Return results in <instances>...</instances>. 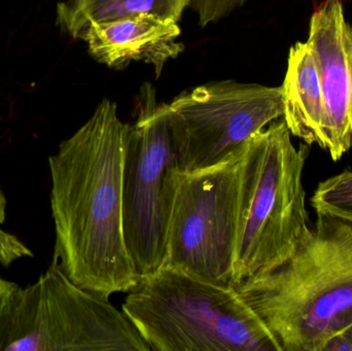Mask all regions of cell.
<instances>
[{"label":"cell","mask_w":352,"mask_h":351,"mask_svg":"<svg viewBox=\"0 0 352 351\" xmlns=\"http://www.w3.org/2000/svg\"><path fill=\"white\" fill-rule=\"evenodd\" d=\"M130 124L103 99L50 156L53 259L80 288L109 298L138 286L123 225V173Z\"/></svg>","instance_id":"obj_1"},{"label":"cell","mask_w":352,"mask_h":351,"mask_svg":"<svg viewBox=\"0 0 352 351\" xmlns=\"http://www.w3.org/2000/svg\"><path fill=\"white\" fill-rule=\"evenodd\" d=\"M236 290L281 351H324L352 321V225L316 214L287 261Z\"/></svg>","instance_id":"obj_2"},{"label":"cell","mask_w":352,"mask_h":351,"mask_svg":"<svg viewBox=\"0 0 352 351\" xmlns=\"http://www.w3.org/2000/svg\"><path fill=\"white\" fill-rule=\"evenodd\" d=\"M309 146L296 148L285 120L254 134L240 166L233 288L287 261L307 236L303 172Z\"/></svg>","instance_id":"obj_3"},{"label":"cell","mask_w":352,"mask_h":351,"mask_svg":"<svg viewBox=\"0 0 352 351\" xmlns=\"http://www.w3.org/2000/svg\"><path fill=\"white\" fill-rule=\"evenodd\" d=\"M128 294L122 310L151 350L281 351L232 286L162 267Z\"/></svg>","instance_id":"obj_4"},{"label":"cell","mask_w":352,"mask_h":351,"mask_svg":"<svg viewBox=\"0 0 352 351\" xmlns=\"http://www.w3.org/2000/svg\"><path fill=\"white\" fill-rule=\"evenodd\" d=\"M109 298L80 288L52 259L36 282L20 288L4 351H151Z\"/></svg>","instance_id":"obj_5"},{"label":"cell","mask_w":352,"mask_h":351,"mask_svg":"<svg viewBox=\"0 0 352 351\" xmlns=\"http://www.w3.org/2000/svg\"><path fill=\"white\" fill-rule=\"evenodd\" d=\"M136 113L124 162L123 225L128 253L142 278L166 260L179 171L167 103L157 101L150 82L140 88Z\"/></svg>","instance_id":"obj_6"},{"label":"cell","mask_w":352,"mask_h":351,"mask_svg":"<svg viewBox=\"0 0 352 351\" xmlns=\"http://www.w3.org/2000/svg\"><path fill=\"white\" fill-rule=\"evenodd\" d=\"M182 174L205 170L240 154L248 140L283 117V88L236 80L206 82L167 103Z\"/></svg>","instance_id":"obj_7"},{"label":"cell","mask_w":352,"mask_h":351,"mask_svg":"<svg viewBox=\"0 0 352 351\" xmlns=\"http://www.w3.org/2000/svg\"><path fill=\"white\" fill-rule=\"evenodd\" d=\"M242 152L205 170L179 173L163 267L233 288Z\"/></svg>","instance_id":"obj_8"},{"label":"cell","mask_w":352,"mask_h":351,"mask_svg":"<svg viewBox=\"0 0 352 351\" xmlns=\"http://www.w3.org/2000/svg\"><path fill=\"white\" fill-rule=\"evenodd\" d=\"M306 43L318 65L326 100L324 150L337 162L352 146V26L341 0H324L316 8Z\"/></svg>","instance_id":"obj_9"},{"label":"cell","mask_w":352,"mask_h":351,"mask_svg":"<svg viewBox=\"0 0 352 351\" xmlns=\"http://www.w3.org/2000/svg\"><path fill=\"white\" fill-rule=\"evenodd\" d=\"M180 33L176 21L140 14L95 23L78 39L87 43L89 53L99 63L122 69L132 61L144 62L154 67L159 78L167 62L184 51L178 41Z\"/></svg>","instance_id":"obj_10"},{"label":"cell","mask_w":352,"mask_h":351,"mask_svg":"<svg viewBox=\"0 0 352 351\" xmlns=\"http://www.w3.org/2000/svg\"><path fill=\"white\" fill-rule=\"evenodd\" d=\"M283 120L292 135L308 146L324 150L328 129L322 78L307 43L298 41L289 49L283 86Z\"/></svg>","instance_id":"obj_11"},{"label":"cell","mask_w":352,"mask_h":351,"mask_svg":"<svg viewBox=\"0 0 352 351\" xmlns=\"http://www.w3.org/2000/svg\"><path fill=\"white\" fill-rule=\"evenodd\" d=\"M192 0H65L57 4L56 23L62 32L78 39L95 23L140 14L178 21Z\"/></svg>","instance_id":"obj_12"},{"label":"cell","mask_w":352,"mask_h":351,"mask_svg":"<svg viewBox=\"0 0 352 351\" xmlns=\"http://www.w3.org/2000/svg\"><path fill=\"white\" fill-rule=\"evenodd\" d=\"M310 204L316 214L352 225V171L345 170L320 181Z\"/></svg>","instance_id":"obj_13"},{"label":"cell","mask_w":352,"mask_h":351,"mask_svg":"<svg viewBox=\"0 0 352 351\" xmlns=\"http://www.w3.org/2000/svg\"><path fill=\"white\" fill-rule=\"evenodd\" d=\"M8 199L0 190V265L10 267L14 262L25 258H32L33 253L23 241L2 228L6 220Z\"/></svg>","instance_id":"obj_14"},{"label":"cell","mask_w":352,"mask_h":351,"mask_svg":"<svg viewBox=\"0 0 352 351\" xmlns=\"http://www.w3.org/2000/svg\"><path fill=\"white\" fill-rule=\"evenodd\" d=\"M248 0H192L190 8L198 16L202 27L227 18L244 5Z\"/></svg>","instance_id":"obj_15"},{"label":"cell","mask_w":352,"mask_h":351,"mask_svg":"<svg viewBox=\"0 0 352 351\" xmlns=\"http://www.w3.org/2000/svg\"><path fill=\"white\" fill-rule=\"evenodd\" d=\"M20 288L19 284L0 278V351Z\"/></svg>","instance_id":"obj_16"},{"label":"cell","mask_w":352,"mask_h":351,"mask_svg":"<svg viewBox=\"0 0 352 351\" xmlns=\"http://www.w3.org/2000/svg\"><path fill=\"white\" fill-rule=\"evenodd\" d=\"M324 351H352V321L327 342Z\"/></svg>","instance_id":"obj_17"}]
</instances>
